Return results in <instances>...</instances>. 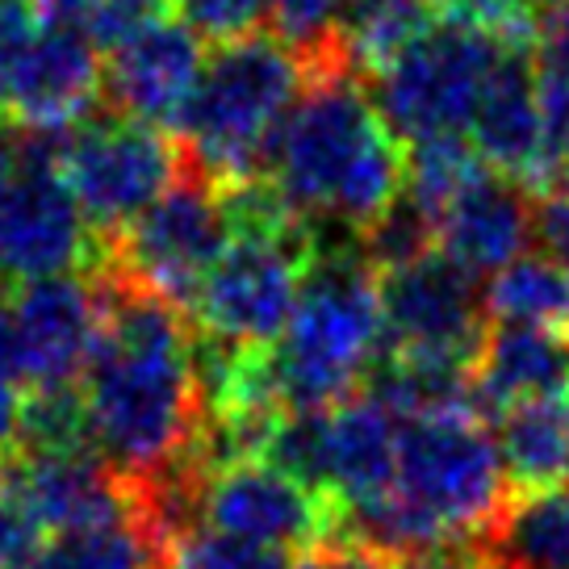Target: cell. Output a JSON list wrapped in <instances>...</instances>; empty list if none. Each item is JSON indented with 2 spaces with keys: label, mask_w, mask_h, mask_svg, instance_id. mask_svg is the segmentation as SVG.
I'll return each mask as SVG.
<instances>
[{
  "label": "cell",
  "mask_w": 569,
  "mask_h": 569,
  "mask_svg": "<svg viewBox=\"0 0 569 569\" xmlns=\"http://www.w3.org/2000/svg\"><path fill=\"white\" fill-rule=\"evenodd\" d=\"M92 277L106 293L101 336L80 377L92 452L106 457L126 481L206 465V393L189 315L151 289L113 277L109 268Z\"/></svg>",
  "instance_id": "6da1fadb"
},
{
  "label": "cell",
  "mask_w": 569,
  "mask_h": 569,
  "mask_svg": "<svg viewBox=\"0 0 569 569\" xmlns=\"http://www.w3.org/2000/svg\"><path fill=\"white\" fill-rule=\"evenodd\" d=\"M264 177L306 227L360 239L407 189V151L356 76L315 71Z\"/></svg>",
  "instance_id": "7a4b0ae2"
},
{
  "label": "cell",
  "mask_w": 569,
  "mask_h": 569,
  "mask_svg": "<svg viewBox=\"0 0 569 569\" xmlns=\"http://www.w3.org/2000/svg\"><path fill=\"white\" fill-rule=\"evenodd\" d=\"M310 268L302 298L272 343V373L284 410H331L356 398V386L386 348L381 272L356 234L310 227Z\"/></svg>",
  "instance_id": "3957f363"
},
{
  "label": "cell",
  "mask_w": 569,
  "mask_h": 569,
  "mask_svg": "<svg viewBox=\"0 0 569 569\" xmlns=\"http://www.w3.org/2000/svg\"><path fill=\"white\" fill-rule=\"evenodd\" d=\"M310 76L315 68L277 34L222 42L206 59L177 130L189 168L218 189L264 177L272 142Z\"/></svg>",
  "instance_id": "277c9868"
},
{
  "label": "cell",
  "mask_w": 569,
  "mask_h": 569,
  "mask_svg": "<svg viewBox=\"0 0 569 569\" xmlns=\"http://www.w3.org/2000/svg\"><path fill=\"white\" fill-rule=\"evenodd\" d=\"M507 51L511 42L486 34L473 21L445 13L415 47H407L390 68L373 76L377 113L407 142L445 139V134L469 139L481 89Z\"/></svg>",
  "instance_id": "5b68a950"
},
{
  "label": "cell",
  "mask_w": 569,
  "mask_h": 569,
  "mask_svg": "<svg viewBox=\"0 0 569 569\" xmlns=\"http://www.w3.org/2000/svg\"><path fill=\"white\" fill-rule=\"evenodd\" d=\"M184 147L177 134L109 113L68 130L59 172L101 239L118 234L184 177Z\"/></svg>",
  "instance_id": "8992f818"
},
{
  "label": "cell",
  "mask_w": 569,
  "mask_h": 569,
  "mask_svg": "<svg viewBox=\"0 0 569 569\" xmlns=\"http://www.w3.org/2000/svg\"><path fill=\"white\" fill-rule=\"evenodd\" d=\"M231 239L222 189L197 168H184V177L151 210L139 213L118 239H106V268L113 277L189 310L206 272L231 248Z\"/></svg>",
  "instance_id": "52a82bcc"
},
{
  "label": "cell",
  "mask_w": 569,
  "mask_h": 569,
  "mask_svg": "<svg viewBox=\"0 0 569 569\" xmlns=\"http://www.w3.org/2000/svg\"><path fill=\"white\" fill-rule=\"evenodd\" d=\"M310 256V227L281 239H231L184 310L193 331L227 348H272L298 310Z\"/></svg>",
  "instance_id": "ba28073f"
},
{
  "label": "cell",
  "mask_w": 569,
  "mask_h": 569,
  "mask_svg": "<svg viewBox=\"0 0 569 569\" xmlns=\"http://www.w3.org/2000/svg\"><path fill=\"white\" fill-rule=\"evenodd\" d=\"M106 319L92 272H63L0 293V373L26 393L80 386Z\"/></svg>",
  "instance_id": "9c48e42d"
},
{
  "label": "cell",
  "mask_w": 569,
  "mask_h": 569,
  "mask_svg": "<svg viewBox=\"0 0 569 569\" xmlns=\"http://www.w3.org/2000/svg\"><path fill=\"white\" fill-rule=\"evenodd\" d=\"M109 243L92 231L59 163L18 134V172L0 189V293L18 284L101 272Z\"/></svg>",
  "instance_id": "30bf717a"
},
{
  "label": "cell",
  "mask_w": 569,
  "mask_h": 569,
  "mask_svg": "<svg viewBox=\"0 0 569 569\" xmlns=\"http://www.w3.org/2000/svg\"><path fill=\"white\" fill-rule=\"evenodd\" d=\"M336 502L260 457L227 461L201 478V528L239 536L264 549H319L339 536Z\"/></svg>",
  "instance_id": "8fae6325"
},
{
  "label": "cell",
  "mask_w": 569,
  "mask_h": 569,
  "mask_svg": "<svg viewBox=\"0 0 569 569\" xmlns=\"http://www.w3.org/2000/svg\"><path fill=\"white\" fill-rule=\"evenodd\" d=\"M106 101V68L80 26H38L0 54V122L71 130Z\"/></svg>",
  "instance_id": "7c38bea8"
},
{
  "label": "cell",
  "mask_w": 569,
  "mask_h": 569,
  "mask_svg": "<svg viewBox=\"0 0 569 569\" xmlns=\"http://www.w3.org/2000/svg\"><path fill=\"white\" fill-rule=\"evenodd\" d=\"M0 481L34 536H71L126 523L139 511V490L92 448L9 452Z\"/></svg>",
  "instance_id": "4fadbf2b"
},
{
  "label": "cell",
  "mask_w": 569,
  "mask_h": 569,
  "mask_svg": "<svg viewBox=\"0 0 569 569\" xmlns=\"http://www.w3.org/2000/svg\"><path fill=\"white\" fill-rule=\"evenodd\" d=\"M386 348L445 352L473 360L486 336L481 281L445 251H427L402 268L381 272Z\"/></svg>",
  "instance_id": "5bb4252c"
},
{
  "label": "cell",
  "mask_w": 569,
  "mask_h": 569,
  "mask_svg": "<svg viewBox=\"0 0 569 569\" xmlns=\"http://www.w3.org/2000/svg\"><path fill=\"white\" fill-rule=\"evenodd\" d=\"M469 142L486 168L519 180L532 197L561 189L557 160H552L549 122L540 106V80H536V51L511 47L490 71L481 101L469 122Z\"/></svg>",
  "instance_id": "9a60e30c"
},
{
  "label": "cell",
  "mask_w": 569,
  "mask_h": 569,
  "mask_svg": "<svg viewBox=\"0 0 569 569\" xmlns=\"http://www.w3.org/2000/svg\"><path fill=\"white\" fill-rule=\"evenodd\" d=\"M201 38L189 26L156 21L113 47L106 63V106L122 118L177 134L201 80Z\"/></svg>",
  "instance_id": "2e32d148"
},
{
  "label": "cell",
  "mask_w": 569,
  "mask_h": 569,
  "mask_svg": "<svg viewBox=\"0 0 569 569\" xmlns=\"http://www.w3.org/2000/svg\"><path fill=\"white\" fill-rule=\"evenodd\" d=\"M532 193L519 180L481 168L461 193L436 218V239L448 260H457L473 277H495L532 239Z\"/></svg>",
  "instance_id": "e0dca14e"
},
{
  "label": "cell",
  "mask_w": 569,
  "mask_h": 569,
  "mask_svg": "<svg viewBox=\"0 0 569 569\" xmlns=\"http://www.w3.org/2000/svg\"><path fill=\"white\" fill-rule=\"evenodd\" d=\"M473 398L490 419L523 402L569 398V331L519 322L486 327L473 356Z\"/></svg>",
  "instance_id": "ac0fdd59"
},
{
  "label": "cell",
  "mask_w": 569,
  "mask_h": 569,
  "mask_svg": "<svg viewBox=\"0 0 569 569\" xmlns=\"http://www.w3.org/2000/svg\"><path fill=\"white\" fill-rule=\"evenodd\" d=\"M398 473V419L356 393L327 410V498L339 511L369 507L393 490Z\"/></svg>",
  "instance_id": "d6986e66"
},
{
  "label": "cell",
  "mask_w": 569,
  "mask_h": 569,
  "mask_svg": "<svg viewBox=\"0 0 569 569\" xmlns=\"http://www.w3.org/2000/svg\"><path fill=\"white\" fill-rule=\"evenodd\" d=\"M445 0H343L331 34L327 71H348L356 80L390 68L398 54L440 21Z\"/></svg>",
  "instance_id": "ffe728a7"
},
{
  "label": "cell",
  "mask_w": 569,
  "mask_h": 569,
  "mask_svg": "<svg viewBox=\"0 0 569 569\" xmlns=\"http://www.w3.org/2000/svg\"><path fill=\"white\" fill-rule=\"evenodd\" d=\"M473 549L486 569H569V486L507 498Z\"/></svg>",
  "instance_id": "44dd1931"
},
{
  "label": "cell",
  "mask_w": 569,
  "mask_h": 569,
  "mask_svg": "<svg viewBox=\"0 0 569 569\" xmlns=\"http://www.w3.org/2000/svg\"><path fill=\"white\" fill-rule=\"evenodd\" d=\"M495 445L502 473L516 490L569 486V398L523 402L495 415Z\"/></svg>",
  "instance_id": "7402d4cb"
},
{
  "label": "cell",
  "mask_w": 569,
  "mask_h": 569,
  "mask_svg": "<svg viewBox=\"0 0 569 569\" xmlns=\"http://www.w3.org/2000/svg\"><path fill=\"white\" fill-rule=\"evenodd\" d=\"M481 306L490 322L561 327L569 319V272L540 251H523L495 277H486Z\"/></svg>",
  "instance_id": "603a6c76"
},
{
  "label": "cell",
  "mask_w": 569,
  "mask_h": 569,
  "mask_svg": "<svg viewBox=\"0 0 569 569\" xmlns=\"http://www.w3.org/2000/svg\"><path fill=\"white\" fill-rule=\"evenodd\" d=\"M30 569H168V549L139 519H126L92 532L51 536Z\"/></svg>",
  "instance_id": "cb8c5ba5"
},
{
  "label": "cell",
  "mask_w": 569,
  "mask_h": 569,
  "mask_svg": "<svg viewBox=\"0 0 569 569\" xmlns=\"http://www.w3.org/2000/svg\"><path fill=\"white\" fill-rule=\"evenodd\" d=\"M486 160L473 151L465 134L410 142L407 151V197L436 222L452 197L461 193L469 180L478 177Z\"/></svg>",
  "instance_id": "d4e9b609"
},
{
  "label": "cell",
  "mask_w": 569,
  "mask_h": 569,
  "mask_svg": "<svg viewBox=\"0 0 569 569\" xmlns=\"http://www.w3.org/2000/svg\"><path fill=\"white\" fill-rule=\"evenodd\" d=\"M168 569H293V561L281 549H264L213 528H193L168 549Z\"/></svg>",
  "instance_id": "484cf974"
},
{
  "label": "cell",
  "mask_w": 569,
  "mask_h": 569,
  "mask_svg": "<svg viewBox=\"0 0 569 569\" xmlns=\"http://www.w3.org/2000/svg\"><path fill=\"white\" fill-rule=\"evenodd\" d=\"M339 13H343V0H268V21L277 38L289 42L315 71H327Z\"/></svg>",
  "instance_id": "4316f807"
},
{
  "label": "cell",
  "mask_w": 569,
  "mask_h": 569,
  "mask_svg": "<svg viewBox=\"0 0 569 569\" xmlns=\"http://www.w3.org/2000/svg\"><path fill=\"white\" fill-rule=\"evenodd\" d=\"M177 9L197 38L218 47L260 34V21H268V0H177Z\"/></svg>",
  "instance_id": "83f0119b"
},
{
  "label": "cell",
  "mask_w": 569,
  "mask_h": 569,
  "mask_svg": "<svg viewBox=\"0 0 569 569\" xmlns=\"http://www.w3.org/2000/svg\"><path fill=\"white\" fill-rule=\"evenodd\" d=\"M168 4H172V0H97L89 21H84V34H89L97 47L113 51V47L130 42L134 34H142L147 26L163 21Z\"/></svg>",
  "instance_id": "f1b7e54d"
},
{
  "label": "cell",
  "mask_w": 569,
  "mask_h": 569,
  "mask_svg": "<svg viewBox=\"0 0 569 569\" xmlns=\"http://www.w3.org/2000/svg\"><path fill=\"white\" fill-rule=\"evenodd\" d=\"M536 80L569 89V0H552L536 30Z\"/></svg>",
  "instance_id": "f546056e"
},
{
  "label": "cell",
  "mask_w": 569,
  "mask_h": 569,
  "mask_svg": "<svg viewBox=\"0 0 569 569\" xmlns=\"http://www.w3.org/2000/svg\"><path fill=\"white\" fill-rule=\"evenodd\" d=\"M532 243L557 268L569 272V189H549L532 206Z\"/></svg>",
  "instance_id": "4dcf8cb0"
},
{
  "label": "cell",
  "mask_w": 569,
  "mask_h": 569,
  "mask_svg": "<svg viewBox=\"0 0 569 569\" xmlns=\"http://www.w3.org/2000/svg\"><path fill=\"white\" fill-rule=\"evenodd\" d=\"M293 569H393L381 552L352 545V540H327L319 549H310Z\"/></svg>",
  "instance_id": "1f68e13d"
},
{
  "label": "cell",
  "mask_w": 569,
  "mask_h": 569,
  "mask_svg": "<svg viewBox=\"0 0 569 569\" xmlns=\"http://www.w3.org/2000/svg\"><path fill=\"white\" fill-rule=\"evenodd\" d=\"M30 545H34V532H30V523L21 519V511L13 507L9 490H4V481H0V566L21 561L30 552Z\"/></svg>",
  "instance_id": "d6a6232c"
},
{
  "label": "cell",
  "mask_w": 569,
  "mask_h": 569,
  "mask_svg": "<svg viewBox=\"0 0 569 569\" xmlns=\"http://www.w3.org/2000/svg\"><path fill=\"white\" fill-rule=\"evenodd\" d=\"M38 30V13L30 0H0V54L18 47L26 34Z\"/></svg>",
  "instance_id": "836d02e7"
},
{
  "label": "cell",
  "mask_w": 569,
  "mask_h": 569,
  "mask_svg": "<svg viewBox=\"0 0 569 569\" xmlns=\"http://www.w3.org/2000/svg\"><path fill=\"white\" fill-rule=\"evenodd\" d=\"M30 4H34V13L47 26H80L84 30L97 0H30Z\"/></svg>",
  "instance_id": "e575fe53"
},
{
  "label": "cell",
  "mask_w": 569,
  "mask_h": 569,
  "mask_svg": "<svg viewBox=\"0 0 569 569\" xmlns=\"http://www.w3.org/2000/svg\"><path fill=\"white\" fill-rule=\"evenodd\" d=\"M393 569H486L478 549H452V552H431V557H415Z\"/></svg>",
  "instance_id": "d590c367"
},
{
  "label": "cell",
  "mask_w": 569,
  "mask_h": 569,
  "mask_svg": "<svg viewBox=\"0 0 569 569\" xmlns=\"http://www.w3.org/2000/svg\"><path fill=\"white\" fill-rule=\"evenodd\" d=\"M4 126L9 122H0V189L18 172V130H4Z\"/></svg>",
  "instance_id": "8d00e7d4"
},
{
  "label": "cell",
  "mask_w": 569,
  "mask_h": 569,
  "mask_svg": "<svg viewBox=\"0 0 569 569\" xmlns=\"http://www.w3.org/2000/svg\"><path fill=\"white\" fill-rule=\"evenodd\" d=\"M552 156H557V177H561V189H569V122L566 130L552 142Z\"/></svg>",
  "instance_id": "74e56055"
},
{
  "label": "cell",
  "mask_w": 569,
  "mask_h": 569,
  "mask_svg": "<svg viewBox=\"0 0 569 569\" xmlns=\"http://www.w3.org/2000/svg\"><path fill=\"white\" fill-rule=\"evenodd\" d=\"M473 0H445V13H465Z\"/></svg>",
  "instance_id": "f35d334b"
},
{
  "label": "cell",
  "mask_w": 569,
  "mask_h": 569,
  "mask_svg": "<svg viewBox=\"0 0 569 569\" xmlns=\"http://www.w3.org/2000/svg\"><path fill=\"white\" fill-rule=\"evenodd\" d=\"M0 569H21V566H18V561H4V566H0Z\"/></svg>",
  "instance_id": "ab89813d"
}]
</instances>
